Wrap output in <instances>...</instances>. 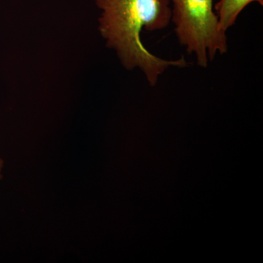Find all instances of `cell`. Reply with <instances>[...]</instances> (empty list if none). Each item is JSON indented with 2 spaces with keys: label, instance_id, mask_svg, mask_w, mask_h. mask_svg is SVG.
<instances>
[{
  "label": "cell",
  "instance_id": "cell-2",
  "mask_svg": "<svg viewBox=\"0 0 263 263\" xmlns=\"http://www.w3.org/2000/svg\"><path fill=\"white\" fill-rule=\"evenodd\" d=\"M171 21L178 41L197 65L206 68L218 54L228 52L227 32L221 29L214 0H171Z\"/></svg>",
  "mask_w": 263,
  "mask_h": 263
},
{
  "label": "cell",
  "instance_id": "cell-1",
  "mask_svg": "<svg viewBox=\"0 0 263 263\" xmlns=\"http://www.w3.org/2000/svg\"><path fill=\"white\" fill-rule=\"evenodd\" d=\"M101 14L99 31L107 47L117 53L127 70L138 68L151 86L171 67L190 65L183 57L165 60L147 49L142 31L156 32L168 27L171 21V0H95Z\"/></svg>",
  "mask_w": 263,
  "mask_h": 263
},
{
  "label": "cell",
  "instance_id": "cell-4",
  "mask_svg": "<svg viewBox=\"0 0 263 263\" xmlns=\"http://www.w3.org/2000/svg\"><path fill=\"white\" fill-rule=\"evenodd\" d=\"M3 167H4V162H3V160L0 158V181L3 179Z\"/></svg>",
  "mask_w": 263,
  "mask_h": 263
},
{
  "label": "cell",
  "instance_id": "cell-3",
  "mask_svg": "<svg viewBox=\"0 0 263 263\" xmlns=\"http://www.w3.org/2000/svg\"><path fill=\"white\" fill-rule=\"evenodd\" d=\"M257 3L261 6L263 0H219L214 5V10L221 29L224 32L234 26L241 12L251 3Z\"/></svg>",
  "mask_w": 263,
  "mask_h": 263
}]
</instances>
